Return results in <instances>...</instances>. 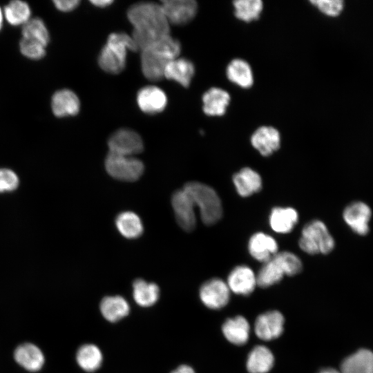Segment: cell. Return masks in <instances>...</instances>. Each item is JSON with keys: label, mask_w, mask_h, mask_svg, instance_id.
I'll use <instances>...</instances> for the list:
<instances>
[{"label": "cell", "mask_w": 373, "mask_h": 373, "mask_svg": "<svg viewBox=\"0 0 373 373\" xmlns=\"http://www.w3.org/2000/svg\"><path fill=\"white\" fill-rule=\"evenodd\" d=\"M127 16L134 28L132 37L138 50H142L158 38L169 35V23L160 4L137 3L128 8Z\"/></svg>", "instance_id": "1"}, {"label": "cell", "mask_w": 373, "mask_h": 373, "mask_svg": "<svg viewBox=\"0 0 373 373\" xmlns=\"http://www.w3.org/2000/svg\"><path fill=\"white\" fill-rule=\"evenodd\" d=\"M137 47L132 37L124 32L109 35L98 58L100 68L105 72L117 74L126 66L128 50L136 51Z\"/></svg>", "instance_id": "2"}, {"label": "cell", "mask_w": 373, "mask_h": 373, "mask_svg": "<svg viewBox=\"0 0 373 373\" xmlns=\"http://www.w3.org/2000/svg\"><path fill=\"white\" fill-rule=\"evenodd\" d=\"M182 189L188 193L193 204L199 208L201 219L205 224H213L221 218L222 202L213 188L199 182H189Z\"/></svg>", "instance_id": "3"}, {"label": "cell", "mask_w": 373, "mask_h": 373, "mask_svg": "<svg viewBox=\"0 0 373 373\" xmlns=\"http://www.w3.org/2000/svg\"><path fill=\"white\" fill-rule=\"evenodd\" d=\"M335 241L326 224L314 220L305 225L299 240V247L308 254H328L334 248Z\"/></svg>", "instance_id": "4"}, {"label": "cell", "mask_w": 373, "mask_h": 373, "mask_svg": "<svg viewBox=\"0 0 373 373\" xmlns=\"http://www.w3.org/2000/svg\"><path fill=\"white\" fill-rule=\"evenodd\" d=\"M107 173L115 179L133 182L142 175L144 166L143 162L133 156L108 153L105 159Z\"/></svg>", "instance_id": "5"}, {"label": "cell", "mask_w": 373, "mask_h": 373, "mask_svg": "<svg viewBox=\"0 0 373 373\" xmlns=\"http://www.w3.org/2000/svg\"><path fill=\"white\" fill-rule=\"evenodd\" d=\"M372 216L370 207L363 201H353L343 211V218L347 227L356 234L366 236L370 232Z\"/></svg>", "instance_id": "6"}, {"label": "cell", "mask_w": 373, "mask_h": 373, "mask_svg": "<svg viewBox=\"0 0 373 373\" xmlns=\"http://www.w3.org/2000/svg\"><path fill=\"white\" fill-rule=\"evenodd\" d=\"M109 153L133 156L143 151V141L135 131L121 128L113 133L108 139Z\"/></svg>", "instance_id": "7"}, {"label": "cell", "mask_w": 373, "mask_h": 373, "mask_svg": "<svg viewBox=\"0 0 373 373\" xmlns=\"http://www.w3.org/2000/svg\"><path fill=\"white\" fill-rule=\"evenodd\" d=\"M171 204L177 222L186 231H191L196 224L195 205L188 193L182 189L173 193Z\"/></svg>", "instance_id": "8"}, {"label": "cell", "mask_w": 373, "mask_h": 373, "mask_svg": "<svg viewBox=\"0 0 373 373\" xmlns=\"http://www.w3.org/2000/svg\"><path fill=\"white\" fill-rule=\"evenodd\" d=\"M230 289L226 283L212 278L203 283L200 289V298L204 305L218 309L225 306L229 300Z\"/></svg>", "instance_id": "9"}, {"label": "cell", "mask_w": 373, "mask_h": 373, "mask_svg": "<svg viewBox=\"0 0 373 373\" xmlns=\"http://www.w3.org/2000/svg\"><path fill=\"white\" fill-rule=\"evenodd\" d=\"M160 5L169 23L175 25L190 22L198 10V4L193 0H165Z\"/></svg>", "instance_id": "10"}, {"label": "cell", "mask_w": 373, "mask_h": 373, "mask_svg": "<svg viewBox=\"0 0 373 373\" xmlns=\"http://www.w3.org/2000/svg\"><path fill=\"white\" fill-rule=\"evenodd\" d=\"M284 317L276 310L269 311L259 315L255 322L256 336L263 341L279 337L283 331Z\"/></svg>", "instance_id": "11"}, {"label": "cell", "mask_w": 373, "mask_h": 373, "mask_svg": "<svg viewBox=\"0 0 373 373\" xmlns=\"http://www.w3.org/2000/svg\"><path fill=\"white\" fill-rule=\"evenodd\" d=\"M141 52V68L144 75L151 81H158L164 77L166 66L172 60L153 49L147 48Z\"/></svg>", "instance_id": "12"}, {"label": "cell", "mask_w": 373, "mask_h": 373, "mask_svg": "<svg viewBox=\"0 0 373 373\" xmlns=\"http://www.w3.org/2000/svg\"><path fill=\"white\" fill-rule=\"evenodd\" d=\"M251 143L262 155L269 156L280 148V135L274 127L262 126L254 132Z\"/></svg>", "instance_id": "13"}, {"label": "cell", "mask_w": 373, "mask_h": 373, "mask_svg": "<svg viewBox=\"0 0 373 373\" xmlns=\"http://www.w3.org/2000/svg\"><path fill=\"white\" fill-rule=\"evenodd\" d=\"M137 102L142 111L148 114H155L164 110L167 104L165 93L155 86L141 88L137 95Z\"/></svg>", "instance_id": "14"}, {"label": "cell", "mask_w": 373, "mask_h": 373, "mask_svg": "<svg viewBox=\"0 0 373 373\" xmlns=\"http://www.w3.org/2000/svg\"><path fill=\"white\" fill-rule=\"evenodd\" d=\"M227 284L233 293L249 295L257 285L256 276L249 267L237 266L230 272Z\"/></svg>", "instance_id": "15"}, {"label": "cell", "mask_w": 373, "mask_h": 373, "mask_svg": "<svg viewBox=\"0 0 373 373\" xmlns=\"http://www.w3.org/2000/svg\"><path fill=\"white\" fill-rule=\"evenodd\" d=\"M51 108L56 117L74 116L79 111L80 102L73 91L61 89L53 94L51 99Z\"/></svg>", "instance_id": "16"}, {"label": "cell", "mask_w": 373, "mask_h": 373, "mask_svg": "<svg viewBox=\"0 0 373 373\" xmlns=\"http://www.w3.org/2000/svg\"><path fill=\"white\" fill-rule=\"evenodd\" d=\"M202 111L209 116H222L226 113L231 97L225 90L213 87L202 95Z\"/></svg>", "instance_id": "17"}, {"label": "cell", "mask_w": 373, "mask_h": 373, "mask_svg": "<svg viewBox=\"0 0 373 373\" xmlns=\"http://www.w3.org/2000/svg\"><path fill=\"white\" fill-rule=\"evenodd\" d=\"M248 248L254 258L266 262L277 254L278 244L271 236L258 232L250 238Z\"/></svg>", "instance_id": "18"}, {"label": "cell", "mask_w": 373, "mask_h": 373, "mask_svg": "<svg viewBox=\"0 0 373 373\" xmlns=\"http://www.w3.org/2000/svg\"><path fill=\"white\" fill-rule=\"evenodd\" d=\"M14 358L19 365L30 372L39 370L45 361L41 350L37 345L30 343L18 346L15 350Z\"/></svg>", "instance_id": "19"}, {"label": "cell", "mask_w": 373, "mask_h": 373, "mask_svg": "<svg viewBox=\"0 0 373 373\" xmlns=\"http://www.w3.org/2000/svg\"><path fill=\"white\" fill-rule=\"evenodd\" d=\"M341 373H373V352L360 349L346 357L341 365Z\"/></svg>", "instance_id": "20"}, {"label": "cell", "mask_w": 373, "mask_h": 373, "mask_svg": "<svg viewBox=\"0 0 373 373\" xmlns=\"http://www.w3.org/2000/svg\"><path fill=\"white\" fill-rule=\"evenodd\" d=\"M195 73L193 64L184 58H176L166 66L164 77L184 87H189Z\"/></svg>", "instance_id": "21"}, {"label": "cell", "mask_w": 373, "mask_h": 373, "mask_svg": "<svg viewBox=\"0 0 373 373\" xmlns=\"http://www.w3.org/2000/svg\"><path fill=\"white\" fill-rule=\"evenodd\" d=\"M226 75L233 84L242 88H249L254 84V74L249 64L240 58L232 59L227 66Z\"/></svg>", "instance_id": "22"}, {"label": "cell", "mask_w": 373, "mask_h": 373, "mask_svg": "<svg viewBox=\"0 0 373 373\" xmlns=\"http://www.w3.org/2000/svg\"><path fill=\"white\" fill-rule=\"evenodd\" d=\"M233 181L238 193L242 197H248L262 188L260 175L249 167H245L234 174Z\"/></svg>", "instance_id": "23"}, {"label": "cell", "mask_w": 373, "mask_h": 373, "mask_svg": "<svg viewBox=\"0 0 373 373\" xmlns=\"http://www.w3.org/2000/svg\"><path fill=\"white\" fill-rule=\"evenodd\" d=\"M222 329L224 337L233 344L241 345L246 343L249 339V324L242 316L227 319Z\"/></svg>", "instance_id": "24"}, {"label": "cell", "mask_w": 373, "mask_h": 373, "mask_svg": "<svg viewBox=\"0 0 373 373\" xmlns=\"http://www.w3.org/2000/svg\"><path fill=\"white\" fill-rule=\"evenodd\" d=\"M298 214L291 207H275L269 216V224L271 229L280 233L290 232L297 223Z\"/></svg>", "instance_id": "25"}, {"label": "cell", "mask_w": 373, "mask_h": 373, "mask_svg": "<svg viewBox=\"0 0 373 373\" xmlns=\"http://www.w3.org/2000/svg\"><path fill=\"white\" fill-rule=\"evenodd\" d=\"M274 357L267 347L258 345L248 355L247 369L249 373H267L273 367Z\"/></svg>", "instance_id": "26"}, {"label": "cell", "mask_w": 373, "mask_h": 373, "mask_svg": "<svg viewBox=\"0 0 373 373\" xmlns=\"http://www.w3.org/2000/svg\"><path fill=\"white\" fill-rule=\"evenodd\" d=\"M100 312L105 319L116 322L126 316L130 311L128 302L121 296H109L101 300Z\"/></svg>", "instance_id": "27"}, {"label": "cell", "mask_w": 373, "mask_h": 373, "mask_svg": "<svg viewBox=\"0 0 373 373\" xmlns=\"http://www.w3.org/2000/svg\"><path fill=\"white\" fill-rule=\"evenodd\" d=\"M133 295L136 303L142 307H150L159 298L160 289L154 283L137 278L133 283Z\"/></svg>", "instance_id": "28"}, {"label": "cell", "mask_w": 373, "mask_h": 373, "mask_svg": "<svg viewBox=\"0 0 373 373\" xmlns=\"http://www.w3.org/2000/svg\"><path fill=\"white\" fill-rule=\"evenodd\" d=\"M115 225L124 237L137 238L143 233V224L140 217L132 211H124L117 215Z\"/></svg>", "instance_id": "29"}, {"label": "cell", "mask_w": 373, "mask_h": 373, "mask_svg": "<svg viewBox=\"0 0 373 373\" xmlns=\"http://www.w3.org/2000/svg\"><path fill=\"white\" fill-rule=\"evenodd\" d=\"M76 360L84 370L94 372L100 367L103 356L98 347L93 344H85L78 349Z\"/></svg>", "instance_id": "30"}, {"label": "cell", "mask_w": 373, "mask_h": 373, "mask_svg": "<svg viewBox=\"0 0 373 373\" xmlns=\"http://www.w3.org/2000/svg\"><path fill=\"white\" fill-rule=\"evenodd\" d=\"M285 271L274 256L259 270L256 276L257 285L261 287H268L281 280Z\"/></svg>", "instance_id": "31"}, {"label": "cell", "mask_w": 373, "mask_h": 373, "mask_svg": "<svg viewBox=\"0 0 373 373\" xmlns=\"http://www.w3.org/2000/svg\"><path fill=\"white\" fill-rule=\"evenodd\" d=\"M233 5L235 17L247 23L258 19L263 9L260 0H236Z\"/></svg>", "instance_id": "32"}, {"label": "cell", "mask_w": 373, "mask_h": 373, "mask_svg": "<svg viewBox=\"0 0 373 373\" xmlns=\"http://www.w3.org/2000/svg\"><path fill=\"white\" fill-rule=\"evenodd\" d=\"M3 15L10 24L23 26L30 19L31 10L28 3L20 0H14L5 6Z\"/></svg>", "instance_id": "33"}, {"label": "cell", "mask_w": 373, "mask_h": 373, "mask_svg": "<svg viewBox=\"0 0 373 373\" xmlns=\"http://www.w3.org/2000/svg\"><path fill=\"white\" fill-rule=\"evenodd\" d=\"M21 32L22 37L37 41L45 46L49 43V32L40 18L30 19L23 25Z\"/></svg>", "instance_id": "34"}, {"label": "cell", "mask_w": 373, "mask_h": 373, "mask_svg": "<svg viewBox=\"0 0 373 373\" xmlns=\"http://www.w3.org/2000/svg\"><path fill=\"white\" fill-rule=\"evenodd\" d=\"M274 257L283 267L285 275L294 276L302 270L301 260L291 252L282 251L275 254Z\"/></svg>", "instance_id": "35"}, {"label": "cell", "mask_w": 373, "mask_h": 373, "mask_svg": "<svg viewBox=\"0 0 373 373\" xmlns=\"http://www.w3.org/2000/svg\"><path fill=\"white\" fill-rule=\"evenodd\" d=\"M19 49L23 55L30 59H40L46 55V46L42 44L28 38L22 37Z\"/></svg>", "instance_id": "36"}, {"label": "cell", "mask_w": 373, "mask_h": 373, "mask_svg": "<svg viewBox=\"0 0 373 373\" xmlns=\"http://www.w3.org/2000/svg\"><path fill=\"white\" fill-rule=\"evenodd\" d=\"M310 3L323 14L329 17H337L343 10L342 0H312Z\"/></svg>", "instance_id": "37"}, {"label": "cell", "mask_w": 373, "mask_h": 373, "mask_svg": "<svg viewBox=\"0 0 373 373\" xmlns=\"http://www.w3.org/2000/svg\"><path fill=\"white\" fill-rule=\"evenodd\" d=\"M19 184L18 175L9 169H0V193L15 190Z\"/></svg>", "instance_id": "38"}, {"label": "cell", "mask_w": 373, "mask_h": 373, "mask_svg": "<svg viewBox=\"0 0 373 373\" xmlns=\"http://www.w3.org/2000/svg\"><path fill=\"white\" fill-rule=\"evenodd\" d=\"M78 0H55L53 1L55 6L60 11L69 12L75 9L79 3Z\"/></svg>", "instance_id": "39"}, {"label": "cell", "mask_w": 373, "mask_h": 373, "mask_svg": "<svg viewBox=\"0 0 373 373\" xmlns=\"http://www.w3.org/2000/svg\"><path fill=\"white\" fill-rule=\"evenodd\" d=\"M171 373H195L194 370L187 365H181L172 371Z\"/></svg>", "instance_id": "40"}, {"label": "cell", "mask_w": 373, "mask_h": 373, "mask_svg": "<svg viewBox=\"0 0 373 373\" xmlns=\"http://www.w3.org/2000/svg\"><path fill=\"white\" fill-rule=\"evenodd\" d=\"M94 6L99 7V8H104L109 5H111L113 3V1L109 0H100V1H90Z\"/></svg>", "instance_id": "41"}, {"label": "cell", "mask_w": 373, "mask_h": 373, "mask_svg": "<svg viewBox=\"0 0 373 373\" xmlns=\"http://www.w3.org/2000/svg\"><path fill=\"white\" fill-rule=\"evenodd\" d=\"M318 373H341L339 371L334 368L326 367L321 370Z\"/></svg>", "instance_id": "42"}, {"label": "cell", "mask_w": 373, "mask_h": 373, "mask_svg": "<svg viewBox=\"0 0 373 373\" xmlns=\"http://www.w3.org/2000/svg\"><path fill=\"white\" fill-rule=\"evenodd\" d=\"M3 20V12L1 8H0V30L2 28Z\"/></svg>", "instance_id": "43"}]
</instances>
